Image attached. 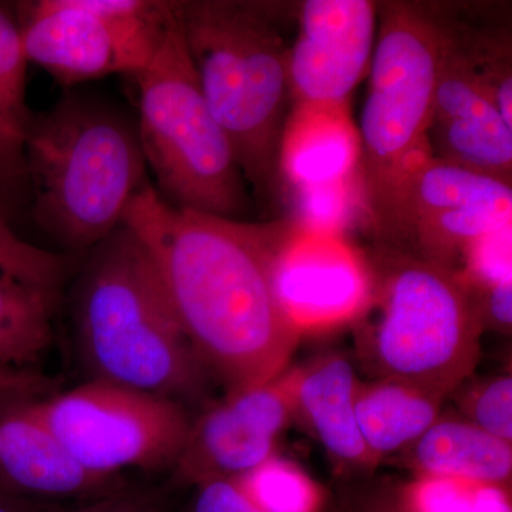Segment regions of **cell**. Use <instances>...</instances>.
<instances>
[{
    "label": "cell",
    "mask_w": 512,
    "mask_h": 512,
    "mask_svg": "<svg viewBox=\"0 0 512 512\" xmlns=\"http://www.w3.org/2000/svg\"><path fill=\"white\" fill-rule=\"evenodd\" d=\"M288 224L181 210L148 181L124 214L121 225L153 259L198 362L229 394L274 382L298 345L301 332L272 285V256Z\"/></svg>",
    "instance_id": "1"
},
{
    "label": "cell",
    "mask_w": 512,
    "mask_h": 512,
    "mask_svg": "<svg viewBox=\"0 0 512 512\" xmlns=\"http://www.w3.org/2000/svg\"><path fill=\"white\" fill-rule=\"evenodd\" d=\"M72 318L93 380L177 402L200 392L204 367L153 259L124 225L87 251L73 288Z\"/></svg>",
    "instance_id": "2"
},
{
    "label": "cell",
    "mask_w": 512,
    "mask_h": 512,
    "mask_svg": "<svg viewBox=\"0 0 512 512\" xmlns=\"http://www.w3.org/2000/svg\"><path fill=\"white\" fill-rule=\"evenodd\" d=\"M212 116L258 195L279 188L282 130L292 106L284 18L278 2H174Z\"/></svg>",
    "instance_id": "3"
},
{
    "label": "cell",
    "mask_w": 512,
    "mask_h": 512,
    "mask_svg": "<svg viewBox=\"0 0 512 512\" xmlns=\"http://www.w3.org/2000/svg\"><path fill=\"white\" fill-rule=\"evenodd\" d=\"M23 165L33 220L73 252L90 251L121 227L147 183L137 124L82 94H67L32 120Z\"/></svg>",
    "instance_id": "4"
},
{
    "label": "cell",
    "mask_w": 512,
    "mask_h": 512,
    "mask_svg": "<svg viewBox=\"0 0 512 512\" xmlns=\"http://www.w3.org/2000/svg\"><path fill=\"white\" fill-rule=\"evenodd\" d=\"M373 360L386 380L443 399L477 365L484 329L476 295L457 272L376 245L367 256Z\"/></svg>",
    "instance_id": "5"
},
{
    "label": "cell",
    "mask_w": 512,
    "mask_h": 512,
    "mask_svg": "<svg viewBox=\"0 0 512 512\" xmlns=\"http://www.w3.org/2000/svg\"><path fill=\"white\" fill-rule=\"evenodd\" d=\"M133 77L138 134L158 194L181 210L238 220L248 205L244 174L205 101L174 2L153 59Z\"/></svg>",
    "instance_id": "6"
},
{
    "label": "cell",
    "mask_w": 512,
    "mask_h": 512,
    "mask_svg": "<svg viewBox=\"0 0 512 512\" xmlns=\"http://www.w3.org/2000/svg\"><path fill=\"white\" fill-rule=\"evenodd\" d=\"M362 120V171L369 227L404 174L431 154V106L441 35L434 2L379 3Z\"/></svg>",
    "instance_id": "7"
},
{
    "label": "cell",
    "mask_w": 512,
    "mask_h": 512,
    "mask_svg": "<svg viewBox=\"0 0 512 512\" xmlns=\"http://www.w3.org/2000/svg\"><path fill=\"white\" fill-rule=\"evenodd\" d=\"M22 404L84 468L103 476L171 470L191 427L177 400L101 380Z\"/></svg>",
    "instance_id": "8"
},
{
    "label": "cell",
    "mask_w": 512,
    "mask_h": 512,
    "mask_svg": "<svg viewBox=\"0 0 512 512\" xmlns=\"http://www.w3.org/2000/svg\"><path fill=\"white\" fill-rule=\"evenodd\" d=\"M512 225V184L434 156L400 178L370 222L376 245L460 274L478 238Z\"/></svg>",
    "instance_id": "9"
},
{
    "label": "cell",
    "mask_w": 512,
    "mask_h": 512,
    "mask_svg": "<svg viewBox=\"0 0 512 512\" xmlns=\"http://www.w3.org/2000/svg\"><path fill=\"white\" fill-rule=\"evenodd\" d=\"M272 285L302 333L357 318L369 301L372 271L346 237L303 231L289 220L272 256Z\"/></svg>",
    "instance_id": "10"
},
{
    "label": "cell",
    "mask_w": 512,
    "mask_h": 512,
    "mask_svg": "<svg viewBox=\"0 0 512 512\" xmlns=\"http://www.w3.org/2000/svg\"><path fill=\"white\" fill-rule=\"evenodd\" d=\"M295 10L298 33L288 52L292 103H348L369 73L379 3L306 0Z\"/></svg>",
    "instance_id": "11"
},
{
    "label": "cell",
    "mask_w": 512,
    "mask_h": 512,
    "mask_svg": "<svg viewBox=\"0 0 512 512\" xmlns=\"http://www.w3.org/2000/svg\"><path fill=\"white\" fill-rule=\"evenodd\" d=\"M291 394L288 382L275 379L231 393L224 403L202 414L191 423L180 457L171 468V487L237 478L269 460L275 437L288 419Z\"/></svg>",
    "instance_id": "12"
},
{
    "label": "cell",
    "mask_w": 512,
    "mask_h": 512,
    "mask_svg": "<svg viewBox=\"0 0 512 512\" xmlns=\"http://www.w3.org/2000/svg\"><path fill=\"white\" fill-rule=\"evenodd\" d=\"M439 25V73L427 130L431 154L512 184V124L444 32L440 19Z\"/></svg>",
    "instance_id": "13"
},
{
    "label": "cell",
    "mask_w": 512,
    "mask_h": 512,
    "mask_svg": "<svg viewBox=\"0 0 512 512\" xmlns=\"http://www.w3.org/2000/svg\"><path fill=\"white\" fill-rule=\"evenodd\" d=\"M18 23L29 63L64 86L127 74L121 47L89 0H39L20 6Z\"/></svg>",
    "instance_id": "14"
},
{
    "label": "cell",
    "mask_w": 512,
    "mask_h": 512,
    "mask_svg": "<svg viewBox=\"0 0 512 512\" xmlns=\"http://www.w3.org/2000/svg\"><path fill=\"white\" fill-rule=\"evenodd\" d=\"M23 402L0 403L2 490L45 497H104L121 490L119 477L84 468Z\"/></svg>",
    "instance_id": "15"
},
{
    "label": "cell",
    "mask_w": 512,
    "mask_h": 512,
    "mask_svg": "<svg viewBox=\"0 0 512 512\" xmlns=\"http://www.w3.org/2000/svg\"><path fill=\"white\" fill-rule=\"evenodd\" d=\"M278 174L284 191L363 175L362 141L348 103H292L279 144Z\"/></svg>",
    "instance_id": "16"
},
{
    "label": "cell",
    "mask_w": 512,
    "mask_h": 512,
    "mask_svg": "<svg viewBox=\"0 0 512 512\" xmlns=\"http://www.w3.org/2000/svg\"><path fill=\"white\" fill-rule=\"evenodd\" d=\"M444 32L493 94L512 124V30L507 6L434 2Z\"/></svg>",
    "instance_id": "17"
},
{
    "label": "cell",
    "mask_w": 512,
    "mask_h": 512,
    "mask_svg": "<svg viewBox=\"0 0 512 512\" xmlns=\"http://www.w3.org/2000/svg\"><path fill=\"white\" fill-rule=\"evenodd\" d=\"M423 476L504 487L511 478V443L467 421L437 420L414 443Z\"/></svg>",
    "instance_id": "18"
},
{
    "label": "cell",
    "mask_w": 512,
    "mask_h": 512,
    "mask_svg": "<svg viewBox=\"0 0 512 512\" xmlns=\"http://www.w3.org/2000/svg\"><path fill=\"white\" fill-rule=\"evenodd\" d=\"M356 389L352 365L333 357L293 383V399L330 453L360 463L370 454L357 424Z\"/></svg>",
    "instance_id": "19"
},
{
    "label": "cell",
    "mask_w": 512,
    "mask_h": 512,
    "mask_svg": "<svg viewBox=\"0 0 512 512\" xmlns=\"http://www.w3.org/2000/svg\"><path fill=\"white\" fill-rule=\"evenodd\" d=\"M440 403V397L393 380L356 389V419L369 454L416 443L439 420Z\"/></svg>",
    "instance_id": "20"
},
{
    "label": "cell",
    "mask_w": 512,
    "mask_h": 512,
    "mask_svg": "<svg viewBox=\"0 0 512 512\" xmlns=\"http://www.w3.org/2000/svg\"><path fill=\"white\" fill-rule=\"evenodd\" d=\"M59 291L0 274V365L30 369L52 346Z\"/></svg>",
    "instance_id": "21"
},
{
    "label": "cell",
    "mask_w": 512,
    "mask_h": 512,
    "mask_svg": "<svg viewBox=\"0 0 512 512\" xmlns=\"http://www.w3.org/2000/svg\"><path fill=\"white\" fill-rule=\"evenodd\" d=\"M28 64L18 19L0 6V153L23 175V143L33 120L26 104Z\"/></svg>",
    "instance_id": "22"
},
{
    "label": "cell",
    "mask_w": 512,
    "mask_h": 512,
    "mask_svg": "<svg viewBox=\"0 0 512 512\" xmlns=\"http://www.w3.org/2000/svg\"><path fill=\"white\" fill-rule=\"evenodd\" d=\"M291 205L289 220L303 231L346 237L356 225H366L367 205L363 175L339 183L285 190Z\"/></svg>",
    "instance_id": "23"
},
{
    "label": "cell",
    "mask_w": 512,
    "mask_h": 512,
    "mask_svg": "<svg viewBox=\"0 0 512 512\" xmlns=\"http://www.w3.org/2000/svg\"><path fill=\"white\" fill-rule=\"evenodd\" d=\"M235 480L248 500L264 512H318L322 504L318 485L278 458H269Z\"/></svg>",
    "instance_id": "24"
},
{
    "label": "cell",
    "mask_w": 512,
    "mask_h": 512,
    "mask_svg": "<svg viewBox=\"0 0 512 512\" xmlns=\"http://www.w3.org/2000/svg\"><path fill=\"white\" fill-rule=\"evenodd\" d=\"M69 256L37 248L23 241L0 215V274H6L39 288L60 291L69 274Z\"/></svg>",
    "instance_id": "25"
},
{
    "label": "cell",
    "mask_w": 512,
    "mask_h": 512,
    "mask_svg": "<svg viewBox=\"0 0 512 512\" xmlns=\"http://www.w3.org/2000/svg\"><path fill=\"white\" fill-rule=\"evenodd\" d=\"M512 225L478 238L464 256L460 276L474 293L512 281Z\"/></svg>",
    "instance_id": "26"
},
{
    "label": "cell",
    "mask_w": 512,
    "mask_h": 512,
    "mask_svg": "<svg viewBox=\"0 0 512 512\" xmlns=\"http://www.w3.org/2000/svg\"><path fill=\"white\" fill-rule=\"evenodd\" d=\"M481 485L456 478L423 476L402 494L413 512H474Z\"/></svg>",
    "instance_id": "27"
},
{
    "label": "cell",
    "mask_w": 512,
    "mask_h": 512,
    "mask_svg": "<svg viewBox=\"0 0 512 512\" xmlns=\"http://www.w3.org/2000/svg\"><path fill=\"white\" fill-rule=\"evenodd\" d=\"M471 423L498 439L512 440V379L497 377L474 396Z\"/></svg>",
    "instance_id": "28"
},
{
    "label": "cell",
    "mask_w": 512,
    "mask_h": 512,
    "mask_svg": "<svg viewBox=\"0 0 512 512\" xmlns=\"http://www.w3.org/2000/svg\"><path fill=\"white\" fill-rule=\"evenodd\" d=\"M198 487L192 512H252L256 508L235 478H212Z\"/></svg>",
    "instance_id": "29"
},
{
    "label": "cell",
    "mask_w": 512,
    "mask_h": 512,
    "mask_svg": "<svg viewBox=\"0 0 512 512\" xmlns=\"http://www.w3.org/2000/svg\"><path fill=\"white\" fill-rule=\"evenodd\" d=\"M40 512H165L163 497L150 491H128L104 495L92 504L76 508L43 507Z\"/></svg>",
    "instance_id": "30"
},
{
    "label": "cell",
    "mask_w": 512,
    "mask_h": 512,
    "mask_svg": "<svg viewBox=\"0 0 512 512\" xmlns=\"http://www.w3.org/2000/svg\"><path fill=\"white\" fill-rule=\"evenodd\" d=\"M55 386V380L35 370L0 365V399L36 400Z\"/></svg>",
    "instance_id": "31"
},
{
    "label": "cell",
    "mask_w": 512,
    "mask_h": 512,
    "mask_svg": "<svg viewBox=\"0 0 512 512\" xmlns=\"http://www.w3.org/2000/svg\"><path fill=\"white\" fill-rule=\"evenodd\" d=\"M474 293V292H473ZM483 320L488 318L498 328L510 329L512 323V281L501 282L488 291L474 293Z\"/></svg>",
    "instance_id": "32"
},
{
    "label": "cell",
    "mask_w": 512,
    "mask_h": 512,
    "mask_svg": "<svg viewBox=\"0 0 512 512\" xmlns=\"http://www.w3.org/2000/svg\"><path fill=\"white\" fill-rule=\"evenodd\" d=\"M26 183L25 175L16 170L0 153V215L8 220L20 184Z\"/></svg>",
    "instance_id": "33"
},
{
    "label": "cell",
    "mask_w": 512,
    "mask_h": 512,
    "mask_svg": "<svg viewBox=\"0 0 512 512\" xmlns=\"http://www.w3.org/2000/svg\"><path fill=\"white\" fill-rule=\"evenodd\" d=\"M355 512H413L404 500L402 493L393 491H380V493L366 495L357 504Z\"/></svg>",
    "instance_id": "34"
},
{
    "label": "cell",
    "mask_w": 512,
    "mask_h": 512,
    "mask_svg": "<svg viewBox=\"0 0 512 512\" xmlns=\"http://www.w3.org/2000/svg\"><path fill=\"white\" fill-rule=\"evenodd\" d=\"M43 505L0 488V512H40Z\"/></svg>",
    "instance_id": "35"
},
{
    "label": "cell",
    "mask_w": 512,
    "mask_h": 512,
    "mask_svg": "<svg viewBox=\"0 0 512 512\" xmlns=\"http://www.w3.org/2000/svg\"><path fill=\"white\" fill-rule=\"evenodd\" d=\"M252 512H264V511L259 510V508H255V510Z\"/></svg>",
    "instance_id": "36"
}]
</instances>
